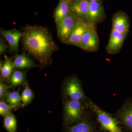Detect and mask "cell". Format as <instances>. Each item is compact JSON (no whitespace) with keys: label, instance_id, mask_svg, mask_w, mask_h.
I'll use <instances>...</instances> for the list:
<instances>
[{"label":"cell","instance_id":"25","mask_svg":"<svg viewBox=\"0 0 132 132\" xmlns=\"http://www.w3.org/2000/svg\"><path fill=\"white\" fill-rule=\"evenodd\" d=\"M90 2H101V0H88Z\"/></svg>","mask_w":132,"mask_h":132},{"label":"cell","instance_id":"9","mask_svg":"<svg viewBox=\"0 0 132 132\" xmlns=\"http://www.w3.org/2000/svg\"><path fill=\"white\" fill-rule=\"evenodd\" d=\"M94 25L80 19L70 37L65 44L73 45L79 47L81 42L85 33Z\"/></svg>","mask_w":132,"mask_h":132},{"label":"cell","instance_id":"2","mask_svg":"<svg viewBox=\"0 0 132 132\" xmlns=\"http://www.w3.org/2000/svg\"><path fill=\"white\" fill-rule=\"evenodd\" d=\"M87 105L88 109L97 116V120L103 130L108 132H122L116 118L102 109L89 98Z\"/></svg>","mask_w":132,"mask_h":132},{"label":"cell","instance_id":"4","mask_svg":"<svg viewBox=\"0 0 132 132\" xmlns=\"http://www.w3.org/2000/svg\"><path fill=\"white\" fill-rule=\"evenodd\" d=\"M80 19L71 12L57 25L59 39L65 44L77 26Z\"/></svg>","mask_w":132,"mask_h":132},{"label":"cell","instance_id":"13","mask_svg":"<svg viewBox=\"0 0 132 132\" xmlns=\"http://www.w3.org/2000/svg\"><path fill=\"white\" fill-rule=\"evenodd\" d=\"M90 2L88 0L73 1L71 6V12L78 18L87 22Z\"/></svg>","mask_w":132,"mask_h":132},{"label":"cell","instance_id":"21","mask_svg":"<svg viewBox=\"0 0 132 132\" xmlns=\"http://www.w3.org/2000/svg\"><path fill=\"white\" fill-rule=\"evenodd\" d=\"M22 105H27L30 104L34 99V94L28 86H27L22 91L21 94Z\"/></svg>","mask_w":132,"mask_h":132},{"label":"cell","instance_id":"24","mask_svg":"<svg viewBox=\"0 0 132 132\" xmlns=\"http://www.w3.org/2000/svg\"><path fill=\"white\" fill-rule=\"evenodd\" d=\"M7 48V46L5 43L4 40L2 38H1L0 40V54H2L4 53Z\"/></svg>","mask_w":132,"mask_h":132},{"label":"cell","instance_id":"22","mask_svg":"<svg viewBox=\"0 0 132 132\" xmlns=\"http://www.w3.org/2000/svg\"><path fill=\"white\" fill-rule=\"evenodd\" d=\"M9 104H7L3 100H1L0 101V114L1 116H6L11 113L12 108Z\"/></svg>","mask_w":132,"mask_h":132},{"label":"cell","instance_id":"5","mask_svg":"<svg viewBox=\"0 0 132 132\" xmlns=\"http://www.w3.org/2000/svg\"><path fill=\"white\" fill-rule=\"evenodd\" d=\"M64 94L69 99L80 100L87 103L88 98L85 95L79 80L76 76L69 78L65 83Z\"/></svg>","mask_w":132,"mask_h":132},{"label":"cell","instance_id":"11","mask_svg":"<svg viewBox=\"0 0 132 132\" xmlns=\"http://www.w3.org/2000/svg\"><path fill=\"white\" fill-rule=\"evenodd\" d=\"M0 33L8 42L10 52H18L19 51V41L22 37L23 32L16 29L6 30L1 28Z\"/></svg>","mask_w":132,"mask_h":132},{"label":"cell","instance_id":"19","mask_svg":"<svg viewBox=\"0 0 132 132\" xmlns=\"http://www.w3.org/2000/svg\"><path fill=\"white\" fill-rule=\"evenodd\" d=\"M6 98L8 103L12 108L16 107L22 101L21 96L19 91L8 92Z\"/></svg>","mask_w":132,"mask_h":132},{"label":"cell","instance_id":"17","mask_svg":"<svg viewBox=\"0 0 132 132\" xmlns=\"http://www.w3.org/2000/svg\"><path fill=\"white\" fill-rule=\"evenodd\" d=\"M14 68L13 62L6 55L5 56V62L1 69L2 78L5 79L9 80Z\"/></svg>","mask_w":132,"mask_h":132},{"label":"cell","instance_id":"16","mask_svg":"<svg viewBox=\"0 0 132 132\" xmlns=\"http://www.w3.org/2000/svg\"><path fill=\"white\" fill-rule=\"evenodd\" d=\"M68 132H94V129L90 121L85 119L78 124L69 127Z\"/></svg>","mask_w":132,"mask_h":132},{"label":"cell","instance_id":"7","mask_svg":"<svg viewBox=\"0 0 132 132\" xmlns=\"http://www.w3.org/2000/svg\"><path fill=\"white\" fill-rule=\"evenodd\" d=\"M116 118L127 130L132 132V98L128 99L117 111Z\"/></svg>","mask_w":132,"mask_h":132},{"label":"cell","instance_id":"15","mask_svg":"<svg viewBox=\"0 0 132 132\" xmlns=\"http://www.w3.org/2000/svg\"><path fill=\"white\" fill-rule=\"evenodd\" d=\"M13 64L14 68L18 69L34 68L39 66L24 53L15 55Z\"/></svg>","mask_w":132,"mask_h":132},{"label":"cell","instance_id":"23","mask_svg":"<svg viewBox=\"0 0 132 132\" xmlns=\"http://www.w3.org/2000/svg\"><path fill=\"white\" fill-rule=\"evenodd\" d=\"M9 88V86L6 85L1 78L0 79V99L1 100L3 99L6 97L7 94V90Z\"/></svg>","mask_w":132,"mask_h":132},{"label":"cell","instance_id":"3","mask_svg":"<svg viewBox=\"0 0 132 132\" xmlns=\"http://www.w3.org/2000/svg\"><path fill=\"white\" fill-rule=\"evenodd\" d=\"M86 109H88L87 103L80 100H68L64 105L65 120L69 123L80 120L84 116Z\"/></svg>","mask_w":132,"mask_h":132},{"label":"cell","instance_id":"6","mask_svg":"<svg viewBox=\"0 0 132 132\" xmlns=\"http://www.w3.org/2000/svg\"><path fill=\"white\" fill-rule=\"evenodd\" d=\"M99 39L95 26L88 30L82 37L79 47L86 52H97L99 49Z\"/></svg>","mask_w":132,"mask_h":132},{"label":"cell","instance_id":"1","mask_svg":"<svg viewBox=\"0 0 132 132\" xmlns=\"http://www.w3.org/2000/svg\"><path fill=\"white\" fill-rule=\"evenodd\" d=\"M22 32L24 50L41 64H48L58 47L49 30L43 26H29L25 27Z\"/></svg>","mask_w":132,"mask_h":132},{"label":"cell","instance_id":"12","mask_svg":"<svg viewBox=\"0 0 132 132\" xmlns=\"http://www.w3.org/2000/svg\"><path fill=\"white\" fill-rule=\"evenodd\" d=\"M112 29L128 34L130 27V20L127 15L122 11L114 14L112 19Z\"/></svg>","mask_w":132,"mask_h":132},{"label":"cell","instance_id":"18","mask_svg":"<svg viewBox=\"0 0 132 132\" xmlns=\"http://www.w3.org/2000/svg\"><path fill=\"white\" fill-rule=\"evenodd\" d=\"M26 72L15 70L13 71L10 78V83L12 87H15L18 85L23 84L25 80Z\"/></svg>","mask_w":132,"mask_h":132},{"label":"cell","instance_id":"10","mask_svg":"<svg viewBox=\"0 0 132 132\" xmlns=\"http://www.w3.org/2000/svg\"><path fill=\"white\" fill-rule=\"evenodd\" d=\"M105 18V10L101 2H90L87 20V22L96 26L97 24L103 22Z\"/></svg>","mask_w":132,"mask_h":132},{"label":"cell","instance_id":"8","mask_svg":"<svg viewBox=\"0 0 132 132\" xmlns=\"http://www.w3.org/2000/svg\"><path fill=\"white\" fill-rule=\"evenodd\" d=\"M127 34L112 29L110 38L106 47L107 53L109 54H116L120 52Z\"/></svg>","mask_w":132,"mask_h":132},{"label":"cell","instance_id":"14","mask_svg":"<svg viewBox=\"0 0 132 132\" xmlns=\"http://www.w3.org/2000/svg\"><path fill=\"white\" fill-rule=\"evenodd\" d=\"M73 0H60L54 13L56 25L71 12V7Z\"/></svg>","mask_w":132,"mask_h":132},{"label":"cell","instance_id":"20","mask_svg":"<svg viewBox=\"0 0 132 132\" xmlns=\"http://www.w3.org/2000/svg\"><path fill=\"white\" fill-rule=\"evenodd\" d=\"M4 125L5 128L8 132H16V121L15 116L11 113L5 116Z\"/></svg>","mask_w":132,"mask_h":132},{"label":"cell","instance_id":"26","mask_svg":"<svg viewBox=\"0 0 132 132\" xmlns=\"http://www.w3.org/2000/svg\"><path fill=\"white\" fill-rule=\"evenodd\" d=\"M73 1H77V0H73Z\"/></svg>","mask_w":132,"mask_h":132}]
</instances>
